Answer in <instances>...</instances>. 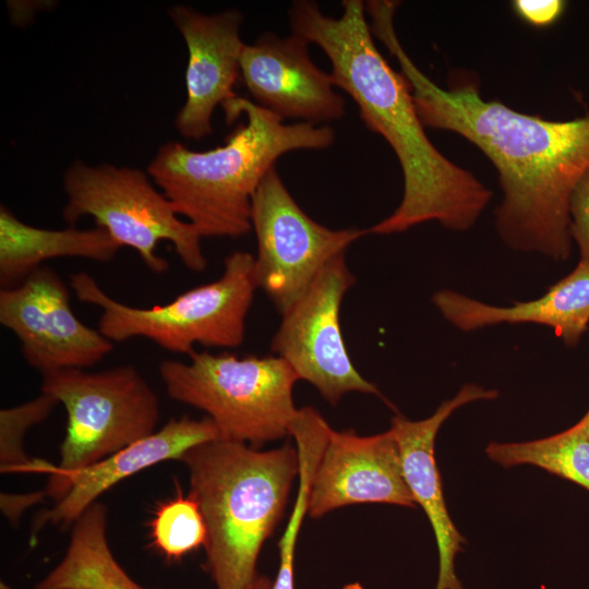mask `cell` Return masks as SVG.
Instances as JSON below:
<instances>
[{"label": "cell", "instance_id": "obj_1", "mask_svg": "<svg viewBox=\"0 0 589 589\" xmlns=\"http://www.w3.org/2000/svg\"><path fill=\"white\" fill-rule=\"evenodd\" d=\"M395 12L371 15V32L398 61L425 128L449 131L478 147L494 166L503 193L496 230L516 251L565 261L572 252L570 201L589 170V115L566 121L519 112L482 98L479 83L454 75L443 88L411 60L394 27Z\"/></svg>", "mask_w": 589, "mask_h": 589}, {"label": "cell", "instance_id": "obj_2", "mask_svg": "<svg viewBox=\"0 0 589 589\" xmlns=\"http://www.w3.org/2000/svg\"><path fill=\"white\" fill-rule=\"evenodd\" d=\"M341 7V15L335 19L325 15L315 1L296 0L288 16L293 34L325 52L335 86L352 98L365 127L385 139L399 161L401 201L368 232H404L432 220L455 231L470 229L490 203L492 191L430 141L407 80L374 43L365 2L344 0Z\"/></svg>", "mask_w": 589, "mask_h": 589}, {"label": "cell", "instance_id": "obj_3", "mask_svg": "<svg viewBox=\"0 0 589 589\" xmlns=\"http://www.w3.org/2000/svg\"><path fill=\"white\" fill-rule=\"evenodd\" d=\"M221 108L227 123H241L216 148L192 151L179 142L163 144L146 172L202 238H240L252 230V197L277 159L297 149H324L335 141L328 125L285 123L244 97Z\"/></svg>", "mask_w": 589, "mask_h": 589}, {"label": "cell", "instance_id": "obj_4", "mask_svg": "<svg viewBox=\"0 0 589 589\" xmlns=\"http://www.w3.org/2000/svg\"><path fill=\"white\" fill-rule=\"evenodd\" d=\"M180 461L207 529L205 569L216 589H250L263 543L280 521L299 476L297 447L287 442L257 450L218 438L193 446Z\"/></svg>", "mask_w": 589, "mask_h": 589}, {"label": "cell", "instance_id": "obj_5", "mask_svg": "<svg viewBox=\"0 0 589 589\" xmlns=\"http://www.w3.org/2000/svg\"><path fill=\"white\" fill-rule=\"evenodd\" d=\"M70 286L77 300L101 310L98 330L112 342L145 338L165 350L187 356L196 345L226 349L241 346L245 318L257 289L254 256L245 251L226 256L218 279L152 308L115 300L85 272L72 274Z\"/></svg>", "mask_w": 589, "mask_h": 589}, {"label": "cell", "instance_id": "obj_6", "mask_svg": "<svg viewBox=\"0 0 589 589\" xmlns=\"http://www.w3.org/2000/svg\"><path fill=\"white\" fill-rule=\"evenodd\" d=\"M188 357L161 361L160 378L171 399L204 411L221 438L257 447L290 435L299 377L284 359L206 350Z\"/></svg>", "mask_w": 589, "mask_h": 589}, {"label": "cell", "instance_id": "obj_7", "mask_svg": "<svg viewBox=\"0 0 589 589\" xmlns=\"http://www.w3.org/2000/svg\"><path fill=\"white\" fill-rule=\"evenodd\" d=\"M67 203L62 211L69 226L91 216L120 247L137 252L146 267L166 272L168 262L156 253L160 241L173 245L184 266L202 272L207 261L196 229L179 218L171 202L146 171L109 164L89 166L73 161L63 175Z\"/></svg>", "mask_w": 589, "mask_h": 589}, {"label": "cell", "instance_id": "obj_8", "mask_svg": "<svg viewBox=\"0 0 589 589\" xmlns=\"http://www.w3.org/2000/svg\"><path fill=\"white\" fill-rule=\"evenodd\" d=\"M41 393L67 411L60 465L41 467L51 473L46 489L153 434L159 420L156 393L131 364L49 372L43 375Z\"/></svg>", "mask_w": 589, "mask_h": 589}, {"label": "cell", "instance_id": "obj_9", "mask_svg": "<svg viewBox=\"0 0 589 589\" xmlns=\"http://www.w3.org/2000/svg\"><path fill=\"white\" fill-rule=\"evenodd\" d=\"M252 230L257 244L254 272L277 310L285 313L320 271L368 230L330 229L312 219L272 168L252 197Z\"/></svg>", "mask_w": 589, "mask_h": 589}, {"label": "cell", "instance_id": "obj_10", "mask_svg": "<svg viewBox=\"0 0 589 589\" xmlns=\"http://www.w3.org/2000/svg\"><path fill=\"white\" fill-rule=\"evenodd\" d=\"M354 284L345 254L330 260L305 292L283 313L271 350L284 359L299 380L312 384L336 405L351 392L383 397L354 368L344 341L340 306Z\"/></svg>", "mask_w": 589, "mask_h": 589}, {"label": "cell", "instance_id": "obj_11", "mask_svg": "<svg viewBox=\"0 0 589 589\" xmlns=\"http://www.w3.org/2000/svg\"><path fill=\"white\" fill-rule=\"evenodd\" d=\"M0 323L20 341L22 357L43 375L97 364L113 349L98 328L74 314L70 291L56 271L40 266L0 291Z\"/></svg>", "mask_w": 589, "mask_h": 589}, {"label": "cell", "instance_id": "obj_12", "mask_svg": "<svg viewBox=\"0 0 589 589\" xmlns=\"http://www.w3.org/2000/svg\"><path fill=\"white\" fill-rule=\"evenodd\" d=\"M309 44L293 33L281 37L265 32L253 44H245L240 77L252 101L283 122L324 125L341 119L347 103L335 91L332 74L312 61Z\"/></svg>", "mask_w": 589, "mask_h": 589}, {"label": "cell", "instance_id": "obj_13", "mask_svg": "<svg viewBox=\"0 0 589 589\" xmlns=\"http://www.w3.org/2000/svg\"><path fill=\"white\" fill-rule=\"evenodd\" d=\"M171 21L188 49L187 98L175 119L181 136L201 140L213 132L212 118L218 106L236 96L240 77L243 14L237 9L202 13L177 4L169 11Z\"/></svg>", "mask_w": 589, "mask_h": 589}, {"label": "cell", "instance_id": "obj_14", "mask_svg": "<svg viewBox=\"0 0 589 589\" xmlns=\"http://www.w3.org/2000/svg\"><path fill=\"white\" fill-rule=\"evenodd\" d=\"M386 503L414 507L390 430L370 436L330 428L312 477L308 514L320 518L336 508Z\"/></svg>", "mask_w": 589, "mask_h": 589}, {"label": "cell", "instance_id": "obj_15", "mask_svg": "<svg viewBox=\"0 0 589 589\" xmlns=\"http://www.w3.org/2000/svg\"><path fill=\"white\" fill-rule=\"evenodd\" d=\"M497 390L467 384L452 399L443 401L435 412L412 421L401 414L392 419L390 431L398 444L402 472L416 504L424 510L432 526L437 552L438 573L435 589H464L455 572V558L466 543L446 507L435 459L436 434L458 408L476 400H492Z\"/></svg>", "mask_w": 589, "mask_h": 589}, {"label": "cell", "instance_id": "obj_16", "mask_svg": "<svg viewBox=\"0 0 589 589\" xmlns=\"http://www.w3.org/2000/svg\"><path fill=\"white\" fill-rule=\"evenodd\" d=\"M221 438L212 419L201 420L183 416L169 420L153 434L129 445L86 468L67 474L46 495L56 504L37 520L45 524L70 526L106 491L123 479L153 465L179 459L187 450L201 443Z\"/></svg>", "mask_w": 589, "mask_h": 589}, {"label": "cell", "instance_id": "obj_17", "mask_svg": "<svg viewBox=\"0 0 589 589\" xmlns=\"http://www.w3.org/2000/svg\"><path fill=\"white\" fill-rule=\"evenodd\" d=\"M432 302L462 332L501 323H534L553 328L566 346L576 347L589 325V261L580 260L568 275L531 301L498 306L442 289L433 294Z\"/></svg>", "mask_w": 589, "mask_h": 589}, {"label": "cell", "instance_id": "obj_18", "mask_svg": "<svg viewBox=\"0 0 589 589\" xmlns=\"http://www.w3.org/2000/svg\"><path fill=\"white\" fill-rule=\"evenodd\" d=\"M121 249L101 228L69 226L52 230L20 220L4 205L0 207V284L10 288L21 284L47 260L82 257L96 262L112 260Z\"/></svg>", "mask_w": 589, "mask_h": 589}, {"label": "cell", "instance_id": "obj_19", "mask_svg": "<svg viewBox=\"0 0 589 589\" xmlns=\"http://www.w3.org/2000/svg\"><path fill=\"white\" fill-rule=\"evenodd\" d=\"M107 508L93 503L74 522L60 563L34 589H149L116 561L106 534Z\"/></svg>", "mask_w": 589, "mask_h": 589}, {"label": "cell", "instance_id": "obj_20", "mask_svg": "<svg viewBox=\"0 0 589 589\" xmlns=\"http://www.w3.org/2000/svg\"><path fill=\"white\" fill-rule=\"evenodd\" d=\"M485 453L505 468L536 466L589 491V440L578 422L563 432L539 440L491 442Z\"/></svg>", "mask_w": 589, "mask_h": 589}, {"label": "cell", "instance_id": "obj_21", "mask_svg": "<svg viewBox=\"0 0 589 589\" xmlns=\"http://www.w3.org/2000/svg\"><path fill=\"white\" fill-rule=\"evenodd\" d=\"M152 545L168 561H179L207 540L206 525L191 494L163 503L151 521Z\"/></svg>", "mask_w": 589, "mask_h": 589}, {"label": "cell", "instance_id": "obj_22", "mask_svg": "<svg viewBox=\"0 0 589 589\" xmlns=\"http://www.w3.org/2000/svg\"><path fill=\"white\" fill-rule=\"evenodd\" d=\"M58 402L52 397L40 394L19 406L0 411V469L1 472L31 470L33 462L23 447L24 436L29 428L44 421Z\"/></svg>", "mask_w": 589, "mask_h": 589}, {"label": "cell", "instance_id": "obj_23", "mask_svg": "<svg viewBox=\"0 0 589 589\" xmlns=\"http://www.w3.org/2000/svg\"><path fill=\"white\" fill-rule=\"evenodd\" d=\"M570 236L580 260L589 261V170L584 175L570 201Z\"/></svg>", "mask_w": 589, "mask_h": 589}, {"label": "cell", "instance_id": "obj_24", "mask_svg": "<svg viewBox=\"0 0 589 589\" xmlns=\"http://www.w3.org/2000/svg\"><path fill=\"white\" fill-rule=\"evenodd\" d=\"M515 14L534 27L554 24L563 14L566 2L563 0H515L512 2Z\"/></svg>", "mask_w": 589, "mask_h": 589}, {"label": "cell", "instance_id": "obj_25", "mask_svg": "<svg viewBox=\"0 0 589 589\" xmlns=\"http://www.w3.org/2000/svg\"><path fill=\"white\" fill-rule=\"evenodd\" d=\"M46 492H32L28 494H1V509L12 524H17L21 514L28 507L39 503Z\"/></svg>", "mask_w": 589, "mask_h": 589}, {"label": "cell", "instance_id": "obj_26", "mask_svg": "<svg viewBox=\"0 0 589 589\" xmlns=\"http://www.w3.org/2000/svg\"><path fill=\"white\" fill-rule=\"evenodd\" d=\"M273 584L266 576H257L250 589H272Z\"/></svg>", "mask_w": 589, "mask_h": 589}, {"label": "cell", "instance_id": "obj_27", "mask_svg": "<svg viewBox=\"0 0 589 589\" xmlns=\"http://www.w3.org/2000/svg\"><path fill=\"white\" fill-rule=\"evenodd\" d=\"M580 424V428L586 435V437L589 440V410L587 413L578 421Z\"/></svg>", "mask_w": 589, "mask_h": 589}, {"label": "cell", "instance_id": "obj_28", "mask_svg": "<svg viewBox=\"0 0 589 589\" xmlns=\"http://www.w3.org/2000/svg\"><path fill=\"white\" fill-rule=\"evenodd\" d=\"M342 589H364L359 582L347 584Z\"/></svg>", "mask_w": 589, "mask_h": 589}, {"label": "cell", "instance_id": "obj_29", "mask_svg": "<svg viewBox=\"0 0 589 589\" xmlns=\"http://www.w3.org/2000/svg\"><path fill=\"white\" fill-rule=\"evenodd\" d=\"M1 589H11L7 584L1 582Z\"/></svg>", "mask_w": 589, "mask_h": 589}]
</instances>
